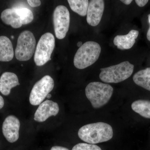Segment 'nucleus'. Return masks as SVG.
Wrapping results in <instances>:
<instances>
[{"label": "nucleus", "mask_w": 150, "mask_h": 150, "mask_svg": "<svg viewBox=\"0 0 150 150\" xmlns=\"http://www.w3.org/2000/svg\"><path fill=\"white\" fill-rule=\"evenodd\" d=\"M78 136L83 142L91 144L107 142L113 137L111 126L103 122L91 123L81 127Z\"/></svg>", "instance_id": "nucleus-1"}, {"label": "nucleus", "mask_w": 150, "mask_h": 150, "mask_svg": "<svg viewBox=\"0 0 150 150\" xmlns=\"http://www.w3.org/2000/svg\"><path fill=\"white\" fill-rule=\"evenodd\" d=\"M101 52L100 45L94 41H87L77 51L74 63L77 69H83L93 64L99 58Z\"/></svg>", "instance_id": "nucleus-2"}, {"label": "nucleus", "mask_w": 150, "mask_h": 150, "mask_svg": "<svg viewBox=\"0 0 150 150\" xmlns=\"http://www.w3.org/2000/svg\"><path fill=\"white\" fill-rule=\"evenodd\" d=\"M113 89L108 84L93 82L86 87V96L95 108H101L110 100Z\"/></svg>", "instance_id": "nucleus-3"}, {"label": "nucleus", "mask_w": 150, "mask_h": 150, "mask_svg": "<svg viewBox=\"0 0 150 150\" xmlns=\"http://www.w3.org/2000/svg\"><path fill=\"white\" fill-rule=\"evenodd\" d=\"M134 65L128 61L118 64L101 68L99 78L106 83H118L127 79L133 74Z\"/></svg>", "instance_id": "nucleus-4"}, {"label": "nucleus", "mask_w": 150, "mask_h": 150, "mask_svg": "<svg viewBox=\"0 0 150 150\" xmlns=\"http://www.w3.org/2000/svg\"><path fill=\"white\" fill-rule=\"evenodd\" d=\"M55 46L54 35L50 33L41 36L35 48L34 60L37 66H42L51 60V54Z\"/></svg>", "instance_id": "nucleus-5"}, {"label": "nucleus", "mask_w": 150, "mask_h": 150, "mask_svg": "<svg viewBox=\"0 0 150 150\" xmlns=\"http://www.w3.org/2000/svg\"><path fill=\"white\" fill-rule=\"evenodd\" d=\"M36 41L34 35L28 30H25L19 35L15 50V56L19 61H27L34 53Z\"/></svg>", "instance_id": "nucleus-6"}, {"label": "nucleus", "mask_w": 150, "mask_h": 150, "mask_svg": "<svg viewBox=\"0 0 150 150\" xmlns=\"http://www.w3.org/2000/svg\"><path fill=\"white\" fill-rule=\"evenodd\" d=\"M54 86V80L46 75L37 81L33 86L29 96V101L33 105H40L52 91Z\"/></svg>", "instance_id": "nucleus-7"}, {"label": "nucleus", "mask_w": 150, "mask_h": 150, "mask_svg": "<svg viewBox=\"0 0 150 150\" xmlns=\"http://www.w3.org/2000/svg\"><path fill=\"white\" fill-rule=\"evenodd\" d=\"M53 23L56 38L59 39L64 38L69 30L70 23L69 12L65 6L59 5L55 8Z\"/></svg>", "instance_id": "nucleus-8"}, {"label": "nucleus", "mask_w": 150, "mask_h": 150, "mask_svg": "<svg viewBox=\"0 0 150 150\" xmlns=\"http://www.w3.org/2000/svg\"><path fill=\"white\" fill-rule=\"evenodd\" d=\"M20 122L18 118L13 115L7 116L2 125V132L6 139L10 143H14L19 137Z\"/></svg>", "instance_id": "nucleus-9"}, {"label": "nucleus", "mask_w": 150, "mask_h": 150, "mask_svg": "<svg viewBox=\"0 0 150 150\" xmlns=\"http://www.w3.org/2000/svg\"><path fill=\"white\" fill-rule=\"evenodd\" d=\"M59 111L57 103L47 100L38 106L34 114V120L38 122H44L51 116H56Z\"/></svg>", "instance_id": "nucleus-10"}, {"label": "nucleus", "mask_w": 150, "mask_h": 150, "mask_svg": "<svg viewBox=\"0 0 150 150\" xmlns=\"http://www.w3.org/2000/svg\"><path fill=\"white\" fill-rule=\"evenodd\" d=\"M104 1L103 0H92L89 3L86 21L92 26L99 24L104 10Z\"/></svg>", "instance_id": "nucleus-11"}, {"label": "nucleus", "mask_w": 150, "mask_h": 150, "mask_svg": "<svg viewBox=\"0 0 150 150\" xmlns=\"http://www.w3.org/2000/svg\"><path fill=\"white\" fill-rule=\"evenodd\" d=\"M139 34L138 30H131L128 34L115 36L113 40V43L120 50L130 49L135 44Z\"/></svg>", "instance_id": "nucleus-12"}, {"label": "nucleus", "mask_w": 150, "mask_h": 150, "mask_svg": "<svg viewBox=\"0 0 150 150\" xmlns=\"http://www.w3.org/2000/svg\"><path fill=\"white\" fill-rule=\"evenodd\" d=\"M19 85L18 78L14 73L6 72L0 78V92L4 95H9L11 89Z\"/></svg>", "instance_id": "nucleus-13"}, {"label": "nucleus", "mask_w": 150, "mask_h": 150, "mask_svg": "<svg viewBox=\"0 0 150 150\" xmlns=\"http://www.w3.org/2000/svg\"><path fill=\"white\" fill-rule=\"evenodd\" d=\"M13 56V47L9 38L4 35L0 36V62H10Z\"/></svg>", "instance_id": "nucleus-14"}, {"label": "nucleus", "mask_w": 150, "mask_h": 150, "mask_svg": "<svg viewBox=\"0 0 150 150\" xmlns=\"http://www.w3.org/2000/svg\"><path fill=\"white\" fill-rule=\"evenodd\" d=\"M1 18L5 24L10 25L14 28H19L22 25L20 17L15 8L5 10L2 12Z\"/></svg>", "instance_id": "nucleus-15"}, {"label": "nucleus", "mask_w": 150, "mask_h": 150, "mask_svg": "<svg viewBox=\"0 0 150 150\" xmlns=\"http://www.w3.org/2000/svg\"><path fill=\"white\" fill-rule=\"evenodd\" d=\"M133 80L137 85L150 91V68L137 72L133 76Z\"/></svg>", "instance_id": "nucleus-16"}, {"label": "nucleus", "mask_w": 150, "mask_h": 150, "mask_svg": "<svg viewBox=\"0 0 150 150\" xmlns=\"http://www.w3.org/2000/svg\"><path fill=\"white\" fill-rule=\"evenodd\" d=\"M132 110L144 118L150 119V101L138 100L131 104Z\"/></svg>", "instance_id": "nucleus-17"}, {"label": "nucleus", "mask_w": 150, "mask_h": 150, "mask_svg": "<svg viewBox=\"0 0 150 150\" xmlns=\"http://www.w3.org/2000/svg\"><path fill=\"white\" fill-rule=\"evenodd\" d=\"M71 9L82 16L87 15L89 5L88 0H68Z\"/></svg>", "instance_id": "nucleus-18"}, {"label": "nucleus", "mask_w": 150, "mask_h": 150, "mask_svg": "<svg viewBox=\"0 0 150 150\" xmlns=\"http://www.w3.org/2000/svg\"><path fill=\"white\" fill-rule=\"evenodd\" d=\"M20 17L22 25L28 24L33 21V15L32 12L26 8H14Z\"/></svg>", "instance_id": "nucleus-19"}, {"label": "nucleus", "mask_w": 150, "mask_h": 150, "mask_svg": "<svg viewBox=\"0 0 150 150\" xmlns=\"http://www.w3.org/2000/svg\"><path fill=\"white\" fill-rule=\"evenodd\" d=\"M72 150H102L101 148L95 144L87 143H79L74 146Z\"/></svg>", "instance_id": "nucleus-20"}, {"label": "nucleus", "mask_w": 150, "mask_h": 150, "mask_svg": "<svg viewBox=\"0 0 150 150\" xmlns=\"http://www.w3.org/2000/svg\"><path fill=\"white\" fill-rule=\"evenodd\" d=\"M28 4L32 7L39 6L41 4V2L39 0H28Z\"/></svg>", "instance_id": "nucleus-21"}, {"label": "nucleus", "mask_w": 150, "mask_h": 150, "mask_svg": "<svg viewBox=\"0 0 150 150\" xmlns=\"http://www.w3.org/2000/svg\"><path fill=\"white\" fill-rule=\"evenodd\" d=\"M135 2L140 7H143L147 4L149 1L148 0H136Z\"/></svg>", "instance_id": "nucleus-22"}, {"label": "nucleus", "mask_w": 150, "mask_h": 150, "mask_svg": "<svg viewBox=\"0 0 150 150\" xmlns=\"http://www.w3.org/2000/svg\"><path fill=\"white\" fill-rule=\"evenodd\" d=\"M50 150H69L67 148L61 146H54L51 148Z\"/></svg>", "instance_id": "nucleus-23"}, {"label": "nucleus", "mask_w": 150, "mask_h": 150, "mask_svg": "<svg viewBox=\"0 0 150 150\" xmlns=\"http://www.w3.org/2000/svg\"><path fill=\"white\" fill-rule=\"evenodd\" d=\"M148 20H149V23L150 24V27L148 30L147 33V38L149 41H150V14L148 15Z\"/></svg>", "instance_id": "nucleus-24"}, {"label": "nucleus", "mask_w": 150, "mask_h": 150, "mask_svg": "<svg viewBox=\"0 0 150 150\" xmlns=\"http://www.w3.org/2000/svg\"><path fill=\"white\" fill-rule=\"evenodd\" d=\"M4 100L2 97L0 95V109H1L4 107Z\"/></svg>", "instance_id": "nucleus-25"}, {"label": "nucleus", "mask_w": 150, "mask_h": 150, "mask_svg": "<svg viewBox=\"0 0 150 150\" xmlns=\"http://www.w3.org/2000/svg\"><path fill=\"white\" fill-rule=\"evenodd\" d=\"M121 1L124 3L125 4L129 5L131 4L133 1H132V0H122V1Z\"/></svg>", "instance_id": "nucleus-26"}, {"label": "nucleus", "mask_w": 150, "mask_h": 150, "mask_svg": "<svg viewBox=\"0 0 150 150\" xmlns=\"http://www.w3.org/2000/svg\"><path fill=\"white\" fill-rule=\"evenodd\" d=\"M82 42H81V41H79V42H78L77 43V46L78 47H79V48H80V47L81 46H82Z\"/></svg>", "instance_id": "nucleus-27"}, {"label": "nucleus", "mask_w": 150, "mask_h": 150, "mask_svg": "<svg viewBox=\"0 0 150 150\" xmlns=\"http://www.w3.org/2000/svg\"><path fill=\"white\" fill-rule=\"evenodd\" d=\"M51 94H48V95L47 96H46V98H47L48 99H49V98H51Z\"/></svg>", "instance_id": "nucleus-28"}]
</instances>
